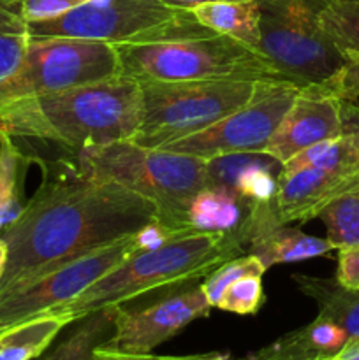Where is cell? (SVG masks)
<instances>
[{
  "mask_svg": "<svg viewBox=\"0 0 359 360\" xmlns=\"http://www.w3.org/2000/svg\"><path fill=\"white\" fill-rule=\"evenodd\" d=\"M41 164V186L0 232L7 246L0 295L158 220L150 199L118 183L83 178L62 158Z\"/></svg>",
  "mask_w": 359,
  "mask_h": 360,
  "instance_id": "obj_1",
  "label": "cell"
},
{
  "mask_svg": "<svg viewBox=\"0 0 359 360\" xmlns=\"http://www.w3.org/2000/svg\"><path fill=\"white\" fill-rule=\"evenodd\" d=\"M141 84L123 74L56 94L20 98L0 112V134L53 143L76 155L132 141L141 123Z\"/></svg>",
  "mask_w": 359,
  "mask_h": 360,
  "instance_id": "obj_2",
  "label": "cell"
},
{
  "mask_svg": "<svg viewBox=\"0 0 359 360\" xmlns=\"http://www.w3.org/2000/svg\"><path fill=\"white\" fill-rule=\"evenodd\" d=\"M113 46L118 55L120 74L137 83L280 79L256 49L210 30L190 9L155 30Z\"/></svg>",
  "mask_w": 359,
  "mask_h": 360,
  "instance_id": "obj_3",
  "label": "cell"
},
{
  "mask_svg": "<svg viewBox=\"0 0 359 360\" xmlns=\"http://www.w3.org/2000/svg\"><path fill=\"white\" fill-rule=\"evenodd\" d=\"M245 248L220 232H190L151 250L134 252L118 267L95 281L83 294L53 313L70 322L108 306L125 304L155 288L204 278Z\"/></svg>",
  "mask_w": 359,
  "mask_h": 360,
  "instance_id": "obj_4",
  "label": "cell"
},
{
  "mask_svg": "<svg viewBox=\"0 0 359 360\" xmlns=\"http://www.w3.org/2000/svg\"><path fill=\"white\" fill-rule=\"evenodd\" d=\"M76 174L111 181L146 197L157 206L158 221L192 231L187 210L192 197L208 185V160L118 141L62 157Z\"/></svg>",
  "mask_w": 359,
  "mask_h": 360,
  "instance_id": "obj_5",
  "label": "cell"
},
{
  "mask_svg": "<svg viewBox=\"0 0 359 360\" xmlns=\"http://www.w3.org/2000/svg\"><path fill=\"white\" fill-rule=\"evenodd\" d=\"M139 84L143 112L132 143L160 150L241 108L252 97L256 81H144Z\"/></svg>",
  "mask_w": 359,
  "mask_h": 360,
  "instance_id": "obj_6",
  "label": "cell"
},
{
  "mask_svg": "<svg viewBox=\"0 0 359 360\" xmlns=\"http://www.w3.org/2000/svg\"><path fill=\"white\" fill-rule=\"evenodd\" d=\"M260 13L257 53L277 77L308 86L333 77L345 56L320 28L329 0H256Z\"/></svg>",
  "mask_w": 359,
  "mask_h": 360,
  "instance_id": "obj_7",
  "label": "cell"
},
{
  "mask_svg": "<svg viewBox=\"0 0 359 360\" xmlns=\"http://www.w3.org/2000/svg\"><path fill=\"white\" fill-rule=\"evenodd\" d=\"M116 74H120V63L111 42L30 37L23 63L4 88L2 109L20 98L56 94Z\"/></svg>",
  "mask_w": 359,
  "mask_h": 360,
  "instance_id": "obj_8",
  "label": "cell"
},
{
  "mask_svg": "<svg viewBox=\"0 0 359 360\" xmlns=\"http://www.w3.org/2000/svg\"><path fill=\"white\" fill-rule=\"evenodd\" d=\"M298 84L284 79H257L245 104L215 125L175 141L160 150L211 160L234 153H264L271 136L294 102Z\"/></svg>",
  "mask_w": 359,
  "mask_h": 360,
  "instance_id": "obj_9",
  "label": "cell"
},
{
  "mask_svg": "<svg viewBox=\"0 0 359 360\" xmlns=\"http://www.w3.org/2000/svg\"><path fill=\"white\" fill-rule=\"evenodd\" d=\"M137 252L136 234L56 267L32 283L0 295V333L56 311Z\"/></svg>",
  "mask_w": 359,
  "mask_h": 360,
  "instance_id": "obj_10",
  "label": "cell"
},
{
  "mask_svg": "<svg viewBox=\"0 0 359 360\" xmlns=\"http://www.w3.org/2000/svg\"><path fill=\"white\" fill-rule=\"evenodd\" d=\"M185 9L160 0H90L53 20L28 23L30 37L125 42L162 27Z\"/></svg>",
  "mask_w": 359,
  "mask_h": 360,
  "instance_id": "obj_11",
  "label": "cell"
},
{
  "mask_svg": "<svg viewBox=\"0 0 359 360\" xmlns=\"http://www.w3.org/2000/svg\"><path fill=\"white\" fill-rule=\"evenodd\" d=\"M210 311L211 306L201 285L165 295L139 309L120 304L115 316V333L104 348L122 354H151L194 320L210 315Z\"/></svg>",
  "mask_w": 359,
  "mask_h": 360,
  "instance_id": "obj_12",
  "label": "cell"
},
{
  "mask_svg": "<svg viewBox=\"0 0 359 360\" xmlns=\"http://www.w3.org/2000/svg\"><path fill=\"white\" fill-rule=\"evenodd\" d=\"M338 136H341L340 98L322 83L308 84L299 88L264 153L285 164L306 148Z\"/></svg>",
  "mask_w": 359,
  "mask_h": 360,
  "instance_id": "obj_13",
  "label": "cell"
},
{
  "mask_svg": "<svg viewBox=\"0 0 359 360\" xmlns=\"http://www.w3.org/2000/svg\"><path fill=\"white\" fill-rule=\"evenodd\" d=\"M359 188V171L303 167L278 176L275 207L284 224L313 220L336 197Z\"/></svg>",
  "mask_w": 359,
  "mask_h": 360,
  "instance_id": "obj_14",
  "label": "cell"
},
{
  "mask_svg": "<svg viewBox=\"0 0 359 360\" xmlns=\"http://www.w3.org/2000/svg\"><path fill=\"white\" fill-rule=\"evenodd\" d=\"M246 248L266 269L277 264L303 262L333 252L334 246L326 238L305 234L292 224H284L271 202H257L250 214Z\"/></svg>",
  "mask_w": 359,
  "mask_h": 360,
  "instance_id": "obj_15",
  "label": "cell"
},
{
  "mask_svg": "<svg viewBox=\"0 0 359 360\" xmlns=\"http://www.w3.org/2000/svg\"><path fill=\"white\" fill-rule=\"evenodd\" d=\"M282 164L267 153H234L208 160V183L225 186L252 202H271Z\"/></svg>",
  "mask_w": 359,
  "mask_h": 360,
  "instance_id": "obj_16",
  "label": "cell"
},
{
  "mask_svg": "<svg viewBox=\"0 0 359 360\" xmlns=\"http://www.w3.org/2000/svg\"><path fill=\"white\" fill-rule=\"evenodd\" d=\"M256 204L225 186L208 183L190 200L187 225L197 232L227 234L246 248L250 214Z\"/></svg>",
  "mask_w": 359,
  "mask_h": 360,
  "instance_id": "obj_17",
  "label": "cell"
},
{
  "mask_svg": "<svg viewBox=\"0 0 359 360\" xmlns=\"http://www.w3.org/2000/svg\"><path fill=\"white\" fill-rule=\"evenodd\" d=\"M341 327L317 315L313 322L278 338L243 360H331L347 345Z\"/></svg>",
  "mask_w": 359,
  "mask_h": 360,
  "instance_id": "obj_18",
  "label": "cell"
},
{
  "mask_svg": "<svg viewBox=\"0 0 359 360\" xmlns=\"http://www.w3.org/2000/svg\"><path fill=\"white\" fill-rule=\"evenodd\" d=\"M296 287L315 301L319 316L336 323L348 340L359 338V290L344 287L336 278H315L305 274L292 276Z\"/></svg>",
  "mask_w": 359,
  "mask_h": 360,
  "instance_id": "obj_19",
  "label": "cell"
},
{
  "mask_svg": "<svg viewBox=\"0 0 359 360\" xmlns=\"http://www.w3.org/2000/svg\"><path fill=\"white\" fill-rule=\"evenodd\" d=\"M190 11L196 20L210 30L236 39L257 51L260 41V13L256 0L201 4Z\"/></svg>",
  "mask_w": 359,
  "mask_h": 360,
  "instance_id": "obj_20",
  "label": "cell"
},
{
  "mask_svg": "<svg viewBox=\"0 0 359 360\" xmlns=\"http://www.w3.org/2000/svg\"><path fill=\"white\" fill-rule=\"evenodd\" d=\"M116 309L118 306H108L74 320L70 333L41 360H97V350L115 333Z\"/></svg>",
  "mask_w": 359,
  "mask_h": 360,
  "instance_id": "obj_21",
  "label": "cell"
},
{
  "mask_svg": "<svg viewBox=\"0 0 359 360\" xmlns=\"http://www.w3.org/2000/svg\"><path fill=\"white\" fill-rule=\"evenodd\" d=\"M70 320L58 313H48L27 320L0 333V360H32L48 350L51 341Z\"/></svg>",
  "mask_w": 359,
  "mask_h": 360,
  "instance_id": "obj_22",
  "label": "cell"
},
{
  "mask_svg": "<svg viewBox=\"0 0 359 360\" xmlns=\"http://www.w3.org/2000/svg\"><path fill=\"white\" fill-rule=\"evenodd\" d=\"M34 162L14 137L0 134V232L13 224L23 211V185L28 165Z\"/></svg>",
  "mask_w": 359,
  "mask_h": 360,
  "instance_id": "obj_23",
  "label": "cell"
},
{
  "mask_svg": "<svg viewBox=\"0 0 359 360\" xmlns=\"http://www.w3.org/2000/svg\"><path fill=\"white\" fill-rule=\"evenodd\" d=\"M319 167L326 171H359V143L352 136L341 134L333 139L320 141L282 164L284 171Z\"/></svg>",
  "mask_w": 359,
  "mask_h": 360,
  "instance_id": "obj_24",
  "label": "cell"
},
{
  "mask_svg": "<svg viewBox=\"0 0 359 360\" xmlns=\"http://www.w3.org/2000/svg\"><path fill=\"white\" fill-rule=\"evenodd\" d=\"M28 41L30 32L27 21L16 11L0 6V111L4 88L23 63Z\"/></svg>",
  "mask_w": 359,
  "mask_h": 360,
  "instance_id": "obj_25",
  "label": "cell"
},
{
  "mask_svg": "<svg viewBox=\"0 0 359 360\" xmlns=\"http://www.w3.org/2000/svg\"><path fill=\"white\" fill-rule=\"evenodd\" d=\"M319 23L341 55L359 56V0H329Z\"/></svg>",
  "mask_w": 359,
  "mask_h": 360,
  "instance_id": "obj_26",
  "label": "cell"
},
{
  "mask_svg": "<svg viewBox=\"0 0 359 360\" xmlns=\"http://www.w3.org/2000/svg\"><path fill=\"white\" fill-rule=\"evenodd\" d=\"M326 227V239L334 250L359 243V188L331 200L319 213Z\"/></svg>",
  "mask_w": 359,
  "mask_h": 360,
  "instance_id": "obj_27",
  "label": "cell"
},
{
  "mask_svg": "<svg viewBox=\"0 0 359 360\" xmlns=\"http://www.w3.org/2000/svg\"><path fill=\"white\" fill-rule=\"evenodd\" d=\"M266 271L267 269L264 267V264L252 253L232 257V259L225 260L217 269H213L210 274L204 276V281L201 283V290H203L204 297L208 299L211 308H217L222 294L232 281L239 280L243 276H250V274L264 276Z\"/></svg>",
  "mask_w": 359,
  "mask_h": 360,
  "instance_id": "obj_28",
  "label": "cell"
},
{
  "mask_svg": "<svg viewBox=\"0 0 359 360\" xmlns=\"http://www.w3.org/2000/svg\"><path fill=\"white\" fill-rule=\"evenodd\" d=\"M264 304L263 276L250 274L232 281L222 294L217 308L236 315H256Z\"/></svg>",
  "mask_w": 359,
  "mask_h": 360,
  "instance_id": "obj_29",
  "label": "cell"
},
{
  "mask_svg": "<svg viewBox=\"0 0 359 360\" xmlns=\"http://www.w3.org/2000/svg\"><path fill=\"white\" fill-rule=\"evenodd\" d=\"M87 2H90V0H20L16 13L27 23H37V21L62 16L67 11Z\"/></svg>",
  "mask_w": 359,
  "mask_h": 360,
  "instance_id": "obj_30",
  "label": "cell"
},
{
  "mask_svg": "<svg viewBox=\"0 0 359 360\" xmlns=\"http://www.w3.org/2000/svg\"><path fill=\"white\" fill-rule=\"evenodd\" d=\"M324 88L340 101L359 98V56H345V63L333 77L324 81Z\"/></svg>",
  "mask_w": 359,
  "mask_h": 360,
  "instance_id": "obj_31",
  "label": "cell"
},
{
  "mask_svg": "<svg viewBox=\"0 0 359 360\" xmlns=\"http://www.w3.org/2000/svg\"><path fill=\"white\" fill-rule=\"evenodd\" d=\"M336 280L344 287L359 290V243L338 250Z\"/></svg>",
  "mask_w": 359,
  "mask_h": 360,
  "instance_id": "obj_32",
  "label": "cell"
},
{
  "mask_svg": "<svg viewBox=\"0 0 359 360\" xmlns=\"http://www.w3.org/2000/svg\"><path fill=\"white\" fill-rule=\"evenodd\" d=\"M341 134L352 136L359 143V102L340 101Z\"/></svg>",
  "mask_w": 359,
  "mask_h": 360,
  "instance_id": "obj_33",
  "label": "cell"
},
{
  "mask_svg": "<svg viewBox=\"0 0 359 360\" xmlns=\"http://www.w3.org/2000/svg\"><path fill=\"white\" fill-rule=\"evenodd\" d=\"M97 360H162L153 354H122L101 347L97 350Z\"/></svg>",
  "mask_w": 359,
  "mask_h": 360,
  "instance_id": "obj_34",
  "label": "cell"
},
{
  "mask_svg": "<svg viewBox=\"0 0 359 360\" xmlns=\"http://www.w3.org/2000/svg\"><path fill=\"white\" fill-rule=\"evenodd\" d=\"M331 360H359V338L348 340L347 345Z\"/></svg>",
  "mask_w": 359,
  "mask_h": 360,
  "instance_id": "obj_35",
  "label": "cell"
},
{
  "mask_svg": "<svg viewBox=\"0 0 359 360\" xmlns=\"http://www.w3.org/2000/svg\"><path fill=\"white\" fill-rule=\"evenodd\" d=\"M162 360H231L227 354H199V355H168V357H160Z\"/></svg>",
  "mask_w": 359,
  "mask_h": 360,
  "instance_id": "obj_36",
  "label": "cell"
},
{
  "mask_svg": "<svg viewBox=\"0 0 359 360\" xmlns=\"http://www.w3.org/2000/svg\"><path fill=\"white\" fill-rule=\"evenodd\" d=\"M160 2L168 4V6L180 7V9H194L196 6L201 4H210V2H239V0H160Z\"/></svg>",
  "mask_w": 359,
  "mask_h": 360,
  "instance_id": "obj_37",
  "label": "cell"
},
{
  "mask_svg": "<svg viewBox=\"0 0 359 360\" xmlns=\"http://www.w3.org/2000/svg\"><path fill=\"white\" fill-rule=\"evenodd\" d=\"M6 262H7V246L4 243V239L0 238V278H2L4 271H6Z\"/></svg>",
  "mask_w": 359,
  "mask_h": 360,
  "instance_id": "obj_38",
  "label": "cell"
},
{
  "mask_svg": "<svg viewBox=\"0 0 359 360\" xmlns=\"http://www.w3.org/2000/svg\"><path fill=\"white\" fill-rule=\"evenodd\" d=\"M18 4H20V0H0V6L9 7V9H13V11H16Z\"/></svg>",
  "mask_w": 359,
  "mask_h": 360,
  "instance_id": "obj_39",
  "label": "cell"
}]
</instances>
